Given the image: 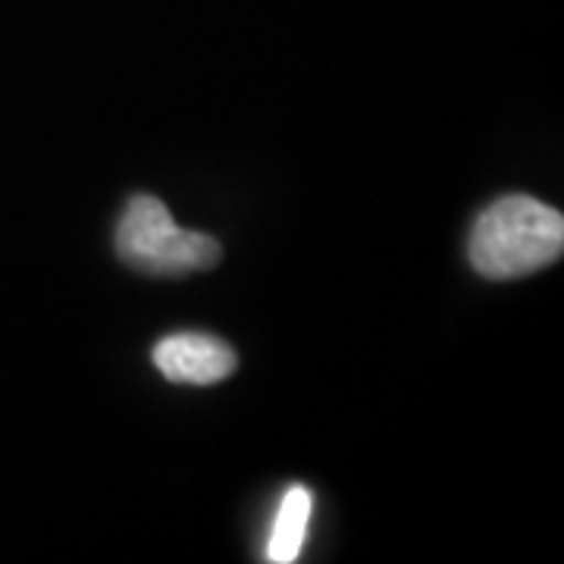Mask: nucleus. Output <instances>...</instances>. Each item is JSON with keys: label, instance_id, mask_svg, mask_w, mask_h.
I'll use <instances>...</instances> for the list:
<instances>
[{"label": "nucleus", "instance_id": "nucleus-3", "mask_svg": "<svg viewBox=\"0 0 564 564\" xmlns=\"http://www.w3.org/2000/svg\"><path fill=\"white\" fill-rule=\"evenodd\" d=\"M151 358L170 383L188 386L220 383L226 377H232L239 364L232 345L207 333H173L154 345Z\"/></svg>", "mask_w": 564, "mask_h": 564}, {"label": "nucleus", "instance_id": "nucleus-4", "mask_svg": "<svg viewBox=\"0 0 564 564\" xmlns=\"http://www.w3.org/2000/svg\"><path fill=\"white\" fill-rule=\"evenodd\" d=\"M311 492L307 486L295 484L285 489L280 511L273 518L270 543H267V562L292 564L302 555L304 540H307V524H311Z\"/></svg>", "mask_w": 564, "mask_h": 564}, {"label": "nucleus", "instance_id": "nucleus-1", "mask_svg": "<svg viewBox=\"0 0 564 564\" xmlns=\"http://www.w3.org/2000/svg\"><path fill=\"white\" fill-rule=\"evenodd\" d=\"M562 210L530 195H505L477 217L467 242L470 267L486 280H518L562 258Z\"/></svg>", "mask_w": 564, "mask_h": 564}, {"label": "nucleus", "instance_id": "nucleus-2", "mask_svg": "<svg viewBox=\"0 0 564 564\" xmlns=\"http://www.w3.org/2000/svg\"><path fill=\"white\" fill-rule=\"evenodd\" d=\"M117 254L148 276H188L217 267L223 248L207 232L176 226L161 198L135 195L117 226Z\"/></svg>", "mask_w": 564, "mask_h": 564}]
</instances>
